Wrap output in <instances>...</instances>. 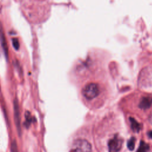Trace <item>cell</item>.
<instances>
[{"mask_svg": "<svg viewBox=\"0 0 152 152\" xmlns=\"http://www.w3.org/2000/svg\"><path fill=\"white\" fill-rule=\"evenodd\" d=\"M82 93L84 97L87 100H92L99 94L100 87L97 83H88L83 88Z\"/></svg>", "mask_w": 152, "mask_h": 152, "instance_id": "1", "label": "cell"}, {"mask_svg": "<svg viewBox=\"0 0 152 152\" xmlns=\"http://www.w3.org/2000/svg\"><path fill=\"white\" fill-rule=\"evenodd\" d=\"M91 144L84 139H77L72 144L70 152H91Z\"/></svg>", "mask_w": 152, "mask_h": 152, "instance_id": "2", "label": "cell"}, {"mask_svg": "<svg viewBox=\"0 0 152 152\" xmlns=\"http://www.w3.org/2000/svg\"><path fill=\"white\" fill-rule=\"evenodd\" d=\"M123 140L118 135H115L113 138L108 141L109 152H118L122 147Z\"/></svg>", "mask_w": 152, "mask_h": 152, "instance_id": "3", "label": "cell"}, {"mask_svg": "<svg viewBox=\"0 0 152 152\" xmlns=\"http://www.w3.org/2000/svg\"><path fill=\"white\" fill-rule=\"evenodd\" d=\"M14 116L15 125L19 134L21 133V119L18 103L17 99L14 100Z\"/></svg>", "mask_w": 152, "mask_h": 152, "instance_id": "4", "label": "cell"}, {"mask_svg": "<svg viewBox=\"0 0 152 152\" xmlns=\"http://www.w3.org/2000/svg\"><path fill=\"white\" fill-rule=\"evenodd\" d=\"M0 42L1 44L2 48L3 49V51H4V55L7 59L8 56V48L7 42V39L5 37V35L4 34L3 28L1 26L0 27Z\"/></svg>", "mask_w": 152, "mask_h": 152, "instance_id": "5", "label": "cell"}, {"mask_svg": "<svg viewBox=\"0 0 152 152\" xmlns=\"http://www.w3.org/2000/svg\"><path fill=\"white\" fill-rule=\"evenodd\" d=\"M152 103V97H144L140 103V107L141 109H148L150 107Z\"/></svg>", "mask_w": 152, "mask_h": 152, "instance_id": "6", "label": "cell"}, {"mask_svg": "<svg viewBox=\"0 0 152 152\" xmlns=\"http://www.w3.org/2000/svg\"><path fill=\"white\" fill-rule=\"evenodd\" d=\"M129 121L131 122V126L132 130L135 132H138L141 129L140 124L132 118H130Z\"/></svg>", "mask_w": 152, "mask_h": 152, "instance_id": "7", "label": "cell"}, {"mask_svg": "<svg viewBox=\"0 0 152 152\" xmlns=\"http://www.w3.org/2000/svg\"><path fill=\"white\" fill-rule=\"evenodd\" d=\"M149 149V146L144 141H141L137 152H147Z\"/></svg>", "mask_w": 152, "mask_h": 152, "instance_id": "8", "label": "cell"}, {"mask_svg": "<svg viewBox=\"0 0 152 152\" xmlns=\"http://www.w3.org/2000/svg\"><path fill=\"white\" fill-rule=\"evenodd\" d=\"M135 142V139L134 137H132L128 140L127 143V146L129 150H133L134 149Z\"/></svg>", "mask_w": 152, "mask_h": 152, "instance_id": "9", "label": "cell"}, {"mask_svg": "<svg viewBox=\"0 0 152 152\" xmlns=\"http://www.w3.org/2000/svg\"><path fill=\"white\" fill-rule=\"evenodd\" d=\"M32 121H33V119L30 113L29 112H27L26 114V122H25V125H26V126H29Z\"/></svg>", "mask_w": 152, "mask_h": 152, "instance_id": "10", "label": "cell"}, {"mask_svg": "<svg viewBox=\"0 0 152 152\" xmlns=\"http://www.w3.org/2000/svg\"><path fill=\"white\" fill-rule=\"evenodd\" d=\"M12 43L13 45V47L14 48V49L15 50H18L19 48H20V43H19V41L18 40L17 38H12Z\"/></svg>", "mask_w": 152, "mask_h": 152, "instance_id": "11", "label": "cell"}, {"mask_svg": "<svg viewBox=\"0 0 152 152\" xmlns=\"http://www.w3.org/2000/svg\"><path fill=\"white\" fill-rule=\"evenodd\" d=\"M11 152H18V148H17V144L16 141L14 140L11 142Z\"/></svg>", "mask_w": 152, "mask_h": 152, "instance_id": "12", "label": "cell"}, {"mask_svg": "<svg viewBox=\"0 0 152 152\" xmlns=\"http://www.w3.org/2000/svg\"><path fill=\"white\" fill-rule=\"evenodd\" d=\"M148 137H149L150 138H151V139H152V131H151L148 132Z\"/></svg>", "mask_w": 152, "mask_h": 152, "instance_id": "13", "label": "cell"}]
</instances>
